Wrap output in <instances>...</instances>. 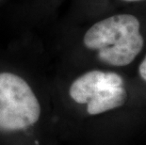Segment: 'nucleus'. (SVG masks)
<instances>
[{
	"label": "nucleus",
	"instance_id": "7",
	"mask_svg": "<svg viewBox=\"0 0 146 145\" xmlns=\"http://www.w3.org/2000/svg\"><path fill=\"white\" fill-rule=\"evenodd\" d=\"M6 1H7V0H0V6H2Z\"/></svg>",
	"mask_w": 146,
	"mask_h": 145
},
{
	"label": "nucleus",
	"instance_id": "1",
	"mask_svg": "<svg viewBox=\"0 0 146 145\" xmlns=\"http://www.w3.org/2000/svg\"><path fill=\"white\" fill-rule=\"evenodd\" d=\"M50 86L62 145H135L146 133V100L123 71L51 63Z\"/></svg>",
	"mask_w": 146,
	"mask_h": 145
},
{
	"label": "nucleus",
	"instance_id": "5",
	"mask_svg": "<svg viewBox=\"0 0 146 145\" xmlns=\"http://www.w3.org/2000/svg\"><path fill=\"white\" fill-rule=\"evenodd\" d=\"M137 75H138L139 80L141 82H143V84H146V53L138 64Z\"/></svg>",
	"mask_w": 146,
	"mask_h": 145
},
{
	"label": "nucleus",
	"instance_id": "3",
	"mask_svg": "<svg viewBox=\"0 0 146 145\" xmlns=\"http://www.w3.org/2000/svg\"><path fill=\"white\" fill-rule=\"evenodd\" d=\"M144 47L141 22L134 14L117 12L94 20L80 30L60 26L50 62L66 66H94L125 71Z\"/></svg>",
	"mask_w": 146,
	"mask_h": 145
},
{
	"label": "nucleus",
	"instance_id": "4",
	"mask_svg": "<svg viewBox=\"0 0 146 145\" xmlns=\"http://www.w3.org/2000/svg\"><path fill=\"white\" fill-rule=\"evenodd\" d=\"M65 0H29L26 8L25 17L34 26H43L50 23L57 16Z\"/></svg>",
	"mask_w": 146,
	"mask_h": 145
},
{
	"label": "nucleus",
	"instance_id": "6",
	"mask_svg": "<svg viewBox=\"0 0 146 145\" xmlns=\"http://www.w3.org/2000/svg\"><path fill=\"white\" fill-rule=\"evenodd\" d=\"M121 2H126V3H131V2H139V1H143V0H118Z\"/></svg>",
	"mask_w": 146,
	"mask_h": 145
},
{
	"label": "nucleus",
	"instance_id": "2",
	"mask_svg": "<svg viewBox=\"0 0 146 145\" xmlns=\"http://www.w3.org/2000/svg\"><path fill=\"white\" fill-rule=\"evenodd\" d=\"M47 53L14 47L0 53V145H62Z\"/></svg>",
	"mask_w": 146,
	"mask_h": 145
}]
</instances>
